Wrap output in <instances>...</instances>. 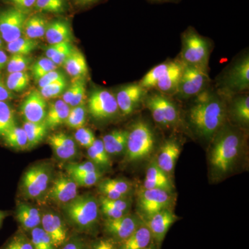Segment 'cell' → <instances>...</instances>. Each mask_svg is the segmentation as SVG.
Wrapping results in <instances>:
<instances>
[{
  "label": "cell",
  "mask_w": 249,
  "mask_h": 249,
  "mask_svg": "<svg viewBox=\"0 0 249 249\" xmlns=\"http://www.w3.org/2000/svg\"><path fill=\"white\" fill-rule=\"evenodd\" d=\"M0 249H34L31 240L22 232H17Z\"/></svg>",
  "instance_id": "45"
},
{
  "label": "cell",
  "mask_w": 249,
  "mask_h": 249,
  "mask_svg": "<svg viewBox=\"0 0 249 249\" xmlns=\"http://www.w3.org/2000/svg\"><path fill=\"white\" fill-rule=\"evenodd\" d=\"M88 149V155L95 165L102 168L111 166L110 157L105 149L102 140L96 139L92 145Z\"/></svg>",
  "instance_id": "34"
},
{
  "label": "cell",
  "mask_w": 249,
  "mask_h": 249,
  "mask_svg": "<svg viewBox=\"0 0 249 249\" xmlns=\"http://www.w3.org/2000/svg\"><path fill=\"white\" fill-rule=\"evenodd\" d=\"M66 77L53 82L52 84L40 88V92L45 99H53L61 96L68 88Z\"/></svg>",
  "instance_id": "42"
},
{
  "label": "cell",
  "mask_w": 249,
  "mask_h": 249,
  "mask_svg": "<svg viewBox=\"0 0 249 249\" xmlns=\"http://www.w3.org/2000/svg\"><path fill=\"white\" fill-rule=\"evenodd\" d=\"M180 154L179 143L175 139H169L160 147L156 163L160 169L169 175L173 173Z\"/></svg>",
  "instance_id": "21"
},
{
  "label": "cell",
  "mask_w": 249,
  "mask_h": 249,
  "mask_svg": "<svg viewBox=\"0 0 249 249\" xmlns=\"http://www.w3.org/2000/svg\"><path fill=\"white\" fill-rule=\"evenodd\" d=\"M48 142L59 160H72L77 155L78 149L76 141L66 134L60 132L52 134L48 138Z\"/></svg>",
  "instance_id": "20"
},
{
  "label": "cell",
  "mask_w": 249,
  "mask_h": 249,
  "mask_svg": "<svg viewBox=\"0 0 249 249\" xmlns=\"http://www.w3.org/2000/svg\"><path fill=\"white\" fill-rule=\"evenodd\" d=\"M78 186L70 175L60 174L49 187L46 196L48 200L64 206L78 196Z\"/></svg>",
  "instance_id": "13"
},
{
  "label": "cell",
  "mask_w": 249,
  "mask_h": 249,
  "mask_svg": "<svg viewBox=\"0 0 249 249\" xmlns=\"http://www.w3.org/2000/svg\"><path fill=\"white\" fill-rule=\"evenodd\" d=\"M64 68L73 79L83 78L88 73V67L84 55L78 49H73L70 56L64 62Z\"/></svg>",
  "instance_id": "27"
},
{
  "label": "cell",
  "mask_w": 249,
  "mask_h": 249,
  "mask_svg": "<svg viewBox=\"0 0 249 249\" xmlns=\"http://www.w3.org/2000/svg\"><path fill=\"white\" fill-rule=\"evenodd\" d=\"M101 172L97 171L71 177L78 186L90 187L97 183L101 179Z\"/></svg>",
  "instance_id": "49"
},
{
  "label": "cell",
  "mask_w": 249,
  "mask_h": 249,
  "mask_svg": "<svg viewBox=\"0 0 249 249\" xmlns=\"http://www.w3.org/2000/svg\"><path fill=\"white\" fill-rule=\"evenodd\" d=\"M22 127L27 134L29 149L35 147L42 142L49 129L45 123H31L27 121H24Z\"/></svg>",
  "instance_id": "33"
},
{
  "label": "cell",
  "mask_w": 249,
  "mask_h": 249,
  "mask_svg": "<svg viewBox=\"0 0 249 249\" xmlns=\"http://www.w3.org/2000/svg\"><path fill=\"white\" fill-rule=\"evenodd\" d=\"M73 49L74 48L72 46L71 42H64L58 53L55 54L50 60H52L57 66H60V65H63L67 58L70 56Z\"/></svg>",
  "instance_id": "50"
},
{
  "label": "cell",
  "mask_w": 249,
  "mask_h": 249,
  "mask_svg": "<svg viewBox=\"0 0 249 249\" xmlns=\"http://www.w3.org/2000/svg\"><path fill=\"white\" fill-rule=\"evenodd\" d=\"M222 89L227 93L244 92L249 88V57L245 54L231 67L224 75Z\"/></svg>",
  "instance_id": "9"
},
{
  "label": "cell",
  "mask_w": 249,
  "mask_h": 249,
  "mask_svg": "<svg viewBox=\"0 0 249 249\" xmlns=\"http://www.w3.org/2000/svg\"><path fill=\"white\" fill-rule=\"evenodd\" d=\"M116 244L117 242L111 237L101 239L93 244L91 249H118Z\"/></svg>",
  "instance_id": "55"
},
{
  "label": "cell",
  "mask_w": 249,
  "mask_h": 249,
  "mask_svg": "<svg viewBox=\"0 0 249 249\" xmlns=\"http://www.w3.org/2000/svg\"><path fill=\"white\" fill-rule=\"evenodd\" d=\"M85 93H86L85 82L83 78H81V79H79L76 94H75L74 97H73L70 104V107H76V106H80V105L84 104Z\"/></svg>",
  "instance_id": "53"
},
{
  "label": "cell",
  "mask_w": 249,
  "mask_h": 249,
  "mask_svg": "<svg viewBox=\"0 0 249 249\" xmlns=\"http://www.w3.org/2000/svg\"><path fill=\"white\" fill-rule=\"evenodd\" d=\"M16 217L23 229L31 231L40 227L42 214L37 208L31 205L20 202L16 208Z\"/></svg>",
  "instance_id": "25"
},
{
  "label": "cell",
  "mask_w": 249,
  "mask_h": 249,
  "mask_svg": "<svg viewBox=\"0 0 249 249\" xmlns=\"http://www.w3.org/2000/svg\"><path fill=\"white\" fill-rule=\"evenodd\" d=\"M209 155L212 173L217 178L227 175L231 170L242 149V137L235 129L224 126L214 136Z\"/></svg>",
  "instance_id": "2"
},
{
  "label": "cell",
  "mask_w": 249,
  "mask_h": 249,
  "mask_svg": "<svg viewBox=\"0 0 249 249\" xmlns=\"http://www.w3.org/2000/svg\"><path fill=\"white\" fill-rule=\"evenodd\" d=\"M132 190L131 183L121 178H106L98 185V191L102 196L110 199L127 198Z\"/></svg>",
  "instance_id": "24"
},
{
  "label": "cell",
  "mask_w": 249,
  "mask_h": 249,
  "mask_svg": "<svg viewBox=\"0 0 249 249\" xmlns=\"http://www.w3.org/2000/svg\"><path fill=\"white\" fill-rule=\"evenodd\" d=\"M8 4L12 5L13 7L31 14L34 11L36 0H5Z\"/></svg>",
  "instance_id": "52"
},
{
  "label": "cell",
  "mask_w": 249,
  "mask_h": 249,
  "mask_svg": "<svg viewBox=\"0 0 249 249\" xmlns=\"http://www.w3.org/2000/svg\"><path fill=\"white\" fill-rule=\"evenodd\" d=\"M57 67L58 66L54 64L52 60L45 57V58L39 59L37 62H36L31 67V70L34 79L37 81L46 73L57 70Z\"/></svg>",
  "instance_id": "43"
},
{
  "label": "cell",
  "mask_w": 249,
  "mask_h": 249,
  "mask_svg": "<svg viewBox=\"0 0 249 249\" xmlns=\"http://www.w3.org/2000/svg\"><path fill=\"white\" fill-rule=\"evenodd\" d=\"M143 186L145 189H160L170 193L175 188L169 175L160 169L155 160L147 168Z\"/></svg>",
  "instance_id": "22"
},
{
  "label": "cell",
  "mask_w": 249,
  "mask_h": 249,
  "mask_svg": "<svg viewBox=\"0 0 249 249\" xmlns=\"http://www.w3.org/2000/svg\"><path fill=\"white\" fill-rule=\"evenodd\" d=\"M31 59L27 55L11 54L7 62V71L9 73L27 71Z\"/></svg>",
  "instance_id": "44"
},
{
  "label": "cell",
  "mask_w": 249,
  "mask_h": 249,
  "mask_svg": "<svg viewBox=\"0 0 249 249\" xmlns=\"http://www.w3.org/2000/svg\"><path fill=\"white\" fill-rule=\"evenodd\" d=\"M1 46H0V50H1Z\"/></svg>",
  "instance_id": "62"
},
{
  "label": "cell",
  "mask_w": 249,
  "mask_h": 249,
  "mask_svg": "<svg viewBox=\"0 0 249 249\" xmlns=\"http://www.w3.org/2000/svg\"><path fill=\"white\" fill-rule=\"evenodd\" d=\"M87 119V108L85 104L71 107L65 124L71 129H79L84 127Z\"/></svg>",
  "instance_id": "41"
},
{
  "label": "cell",
  "mask_w": 249,
  "mask_h": 249,
  "mask_svg": "<svg viewBox=\"0 0 249 249\" xmlns=\"http://www.w3.org/2000/svg\"><path fill=\"white\" fill-rule=\"evenodd\" d=\"M78 83H79V79L75 80L71 85L68 86L65 92L62 94V101L68 104L69 106H70L72 100L74 97L75 94H76L77 89H78Z\"/></svg>",
  "instance_id": "54"
},
{
  "label": "cell",
  "mask_w": 249,
  "mask_h": 249,
  "mask_svg": "<svg viewBox=\"0 0 249 249\" xmlns=\"http://www.w3.org/2000/svg\"><path fill=\"white\" fill-rule=\"evenodd\" d=\"M52 178V165L39 163L31 167L23 175L21 191L29 199L41 200L48 191Z\"/></svg>",
  "instance_id": "6"
},
{
  "label": "cell",
  "mask_w": 249,
  "mask_h": 249,
  "mask_svg": "<svg viewBox=\"0 0 249 249\" xmlns=\"http://www.w3.org/2000/svg\"><path fill=\"white\" fill-rule=\"evenodd\" d=\"M66 169L70 176L100 171L97 165H95L91 160L83 163L68 164L67 165Z\"/></svg>",
  "instance_id": "46"
},
{
  "label": "cell",
  "mask_w": 249,
  "mask_h": 249,
  "mask_svg": "<svg viewBox=\"0 0 249 249\" xmlns=\"http://www.w3.org/2000/svg\"><path fill=\"white\" fill-rule=\"evenodd\" d=\"M115 95L107 89L93 90L88 99V111L96 120L111 119L119 111Z\"/></svg>",
  "instance_id": "11"
},
{
  "label": "cell",
  "mask_w": 249,
  "mask_h": 249,
  "mask_svg": "<svg viewBox=\"0 0 249 249\" xmlns=\"http://www.w3.org/2000/svg\"><path fill=\"white\" fill-rule=\"evenodd\" d=\"M152 240L150 229L143 222L128 238L121 242L120 249H146Z\"/></svg>",
  "instance_id": "30"
},
{
  "label": "cell",
  "mask_w": 249,
  "mask_h": 249,
  "mask_svg": "<svg viewBox=\"0 0 249 249\" xmlns=\"http://www.w3.org/2000/svg\"><path fill=\"white\" fill-rule=\"evenodd\" d=\"M96 139L91 129L85 127L76 129L75 133V141L81 146L88 148L92 145Z\"/></svg>",
  "instance_id": "48"
},
{
  "label": "cell",
  "mask_w": 249,
  "mask_h": 249,
  "mask_svg": "<svg viewBox=\"0 0 249 249\" xmlns=\"http://www.w3.org/2000/svg\"><path fill=\"white\" fill-rule=\"evenodd\" d=\"M210 53L211 45L207 39L191 27L183 33L180 60L183 65L208 70Z\"/></svg>",
  "instance_id": "4"
},
{
  "label": "cell",
  "mask_w": 249,
  "mask_h": 249,
  "mask_svg": "<svg viewBox=\"0 0 249 249\" xmlns=\"http://www.w3.org/2000/svg\"><path fill=\"white\" fill-rule=\"evenodd\" d=\"M62 208L70 224L80 231H91L98 222L99 203L89 195L78 196Z\"/></svg>",
  "instance_id": "3"
},
{
  "label": "cell",
  "mask_w": 249,
  "mask_h": 249,
  "mask_svg": "<svg viewBox=\"0 0 249 249\" xmlns=\"http://www.w3.org/2000/svg\"><path fill=\"white\" fill-rule=\"evenodd\" d=\"M38 47V42L36 40L28 38L25 36L16 39L9 42L6 46L8 52L11 54L29 55Z\"/></svg>",
  "instance_id": "35"
},
{
  "label": "cell",
  "mask_w": 249,
  "mask_h": 249,
  "mask_svg": "<svg viewBox=\"0 0 249 249\" xmlns=\"http://www.w3.org/2000/svg\"><path fill=\"white\" fill-rule=\"evenodd\" d=\"M48 22V19L44 16V14H31L24 23L23 36L33 40L42 38L45 37Z\"/></svg>",
  "instance_id": "29"
},
{
  "label": "cell",
  "mask_w": 249,
  "mask_h": 249,
  "mask_svg": "<svg viewBox=\"0 0 249 249\" xmlns=\"http://www.w3.org/2000/svg\"><path fill=\"white\" fill-rule=\"evenodd\" d=\"M178 217L170 209L160 211L143 221L150 229L152 239L160 245Z\"/></svg>",
  "instance_id": "17"
},
{
  "label": "cell",
  "mask_w": 249,
  "mask_h": 249,
  "mask_svg": "<svg viewBox=\"0 0 249 249\" xmlns=\"http://www.w3.org/2000/svg\"><path fill=\"white\" fill-rule=\"evenodd\" d=\"M30 240L34 249H57L48 234L41 227L31 231Z\"/></svg>",
  "instance_id": "40"
},
{
  "label": "cell",
  "mask_w": 249,
  "mask_h": 249,
  "mask_svg": "<svg viewBox=\"0 0 249 249\" xmlns=\"http://www.w3.org/2000/svg\"><path fill=\"white\" fill-rule=\"evenodd\" d=\"M146 249H151V248H147Z\"/></svg>",
  "instance_id": "63"
},
{
  "label": "cell",
  "mask_w": 249,
  "mask_h": 249,
  "mask_svg": "<svg viewBox=\"0 0 249 249\" xmlns=\"http://www.w3.org/2000/svg\"><path fill=\"white\" fill-rule=\"evenodd\" d=\"M173 197L169 192L160 189H145L139 194L138 207L145 219L160 211L170 209Z\"/></svg>",
  "instance_id": "12"
},
{
  "label": "cell",
  "mask_w": 249,
  "mask_h": 249,
  "mask_svg": "<svg viewBox=\"0 0 249 249\" xmlns=\"http://www.w3.org/2000/svg\"><path fill=\"white\" fill-rule=\"evenodd\" d=\"M62 249H86V248L81 240L75 238L67 241Z\"/></svg>",
  "instance_id": "57"
},
{
  "label": "cell",
  "mask_w": 249,
  "mask_h": 249,
  "mask_svg": "<svg viewBox=\"0 0 249 249\" xmlns=\"http://www.w3.org/2000/svg\"><path fill=\"white\" fill-rule=\"evenodd\" d=\"M184 65L181 60H173L171 65L157 82L155 88L158 92L169 96L175 95L181 79Z\"/></svg>",
  "instance_id": "19"
},
{
  "label": "cell",
  "mask_w": 249,
  "mask_h": 249,
  "mask_svg": "<svg viewBox=\"0 0 249 249\" xmlns=\"http://www.w3.org/2000/svg\"><path fill=\"white\" fill-rule=\"evenodd\" d=\"M2 139L7 146L15 150H24L29 149V142L25 131L23 127H19L17 124L10 129Z\"/></svg>",
  "instance_id": "31"
},
{
  "label": "cell",
  "mask_w": 249,
  "mask_h": 249,
  "mask_svg": "<svg viewBox=\"0 0 249 249\" xmlns=\"http://www.w3.org/2000/svg\"><path fill=\"white\" fill-rule=\"evenodd\" d=\"M16 125L14 108L7 101L0 102V138Z\"/></svg>",
  "instance_id": "36"
},
{
  "label": "cell",
  "mask_w": 249,
  "mask_h": 249,
  "mask_svg": "<svg viewBox=\"0 0 249 249\" xmlns=\"http://www.w3.org/2000/svg\"><path fill=\"white\" fill-rule=\"evenodd\" d=\"M101 0H71L72 3L75 6L80 8L89 7L92 5L97 4Z\"/></svg>",
  "instance_id": "58"
},
{
  "label": "cell",
  "mask_w": 249,
  "mask_h": 249,
  "mask_svg": "<svg viewBox=\"0 0 249 249\" xmlns=\"http://www.w3.org/2000/svg\"><path fill=\"white\" fill-rule=\"evenodd\" d=\"M172 62L173 61L164 62L153 67L140 80L139 84L145 90L155 88L157 82L161 78V76L167 71V70L169 68Z\"/></svg>",
  "instance_id": "37"
},
{
  "label": "cell",
  "mask_w": 249,
  "mask_h": 249,
  "mask_svg": "<svg viewBox=\"0 0 249 249\" xmlns=\"http://www.w3.org/2000/svg\"><path fill=\"white\" fill-rule=\"evenodd\" d=\"M71 107L62 100H56L47 109L45 124L48 129H55L65 124Z\"/></svg>",
  "instance_id": "26"
},
{
  "label": "cell",
  "mask_w": 249,
  "mask_h": 249,
  "mask_svg": "<svg viewBox=\"0 0 249 249\" xmlns=\"http://www.w3.org/2000/svg\"><path fill=\"white\" fill-rule=\"evenodd\" d=\"M67 9V0H36L34 11L41 14H64Z\"/></svg>",
  "instance_id": "38"
},
{
  "label": "cell",
  "mask_w": 249,
  "mask_h": 249,
  "mask_svg": "<svg viewBox=\"0 0 249 249\" xmlns=\"http://www.w3.org/2000/svg\"><path fill=\"white\" fill-rule=\"evenodd\" d=\"M65 77L66 76H65V74L62 71L55 70L53 71L46 73L43 76L41 77L40 79L37 80V83L39 88L40 89V88H44V87L47 86V85L52 84L53 82L65 78Z\"/></svg>",
  "instance_id": "51"
},
{
  "label": "cell",
  "mask_w": 249,
  "mask_h": 249,
  "mask_svg": "<svg viewBox=\"0 0 249 249\" xmlns=\"http://www.w3.org/2000/svg\"><path fill=\"white\" fill-rule=\"evenodd\" d=\"M128 131L116 129L103 137L105 149L109 156H118L125 152Z\"/></svg>",
  "instance_id": "28"
},
{
  "label": "cell",
  "mask_w": 249,
  "mask_h": 249,
  "mask_svg": "<svg viewBox=\"0 0 249 249\" xmlns=\"http://www.w3.org/2000/svg\"><path fill=\"white\" fill-rule=\"evenodd\" d=\"M29 83L30 77L27 71H20L9 73L5 83L12 92H20L27 88Z\"/></svg>",
  "instance_id": "39"
},
{
  "label": "cell",
  "mask_w": 249,
  "mask_h": 249,
  "mask_svg": "<svg viewBox=\"0 0 249 249\" xmlns=\"http://www.w3.org/2000/svg\"><path fill=\"white\" fill-rule=\"evenodd\" d=\"M146 90L139 83H132L121 88L115 95L119 109L124 116L132 114L145 97Z\"/></svg>",
  "instance_id": "16"
},
{
  "label": "cell",
  "mask_w": 249,
  "mask_h": 249,
  "mask_svg": "<svg viewBox=\"0 0 249 249\" xmlns=\"http://www.w3.org/2000/svg\"><path fill=\"white\" fill-rule=\"evenodd\" d=\"M145 105L154 121L162 127H174L179 122L178 108L168 96L152 93L145 100Z\"/></svg>",
  "instance_id": "7"
},
{
  "label": "cell",
  "mask_w": 249,
  "mask_h": 249,
  "mask_svg": "<svg viewBox=\"0 0 249 249\" xmlns=\"http://www.w3.org/2000/svg\"><path fill=\"white\" fill-rule=\"evenodd\" d=\"M47 101L38 90H33L21 104L20 112L24 121L44 123L47 116Z\"/></svg>",
  "instance_id": "15"
},
{
  "label": "cell",
  "mask_w": 249,
  "mask_h": 249,
  "mask_svg": "<svg viewBox=\"0 0 249 249\" xmlns=\"http://www.w3.org/2000/svg\"><path fill=\"white\" fill-rule=\"evenodd\" d=\"M15 95L14 92L10 91L6 87L2 77L0 75V102L8 101L9 100L14 99Z\"/></svg>",
  "instance_id": "56"
},
{
  "label": "cell",
  "mask_w": 249,
  "mask_h": 249,
  "mask_svg": "<svg viewBox=\"0 0 249 249\" xmlns=\"http://www.w3.org/2000/svg\"><path fill=\"white\" fill-rule=\"evenodd\" d=\"M29 14L11 7L0 11V37L6 44L23 36Z\"/></svg>",
  "instance_id": "10"
},
{
  "label": "cell",
  "mask_w": 249,
  "mask_h": 249,
  "mask_svg": "<svg viewBox=\"0 0 249 249\" xmlns=\"http://www.w3.org/2000/svg\"><path fill=\"white\" fill-rule=\"evenodd\" d=\"M40 227L48 234L57 249L68 241V229L58 214L53 212L42 214Z\"/></svg>",
  "instance_id": "18"
},
{
  "label": "cell",
  "mask_w": 249,
  "mask_h": 249,
  "mask_svg": "<svg viewBox=\"0 0 249 249\" xmlns=\"http://www.w3.org/2000/svg\"><path fill=\"white\" fill-rule=\"evenodd\" d=\"M155 139L151 127L143 121L135 123L128 131L126 158L129 162H137L146 158L153 151Z\"/></svg>",
  "instance_id": "5"
},
{
  "label": "cell",
  "mask_w": 249,
  "mask_h": 249,
  "mask_svg": "<svg viewBox=\"0 0 249 249\" xmlns=\"http://www.w3.org/2000/svg\"><path fill=\"white\" fill-rule=\"evenodd\" d=\"M8 60L9 58L6 53L4 51L0 50V70H2L7 65Z\"/></svg>",
  "instance_id": "59"
},
{
  "label": "cell",
  "mask_w": 249,
  "mask_h": 249,
  "mask_svg": "<svg viewBox=\"0 0 249 249\" xmlns=\"http://www.w3.org/2000/svg\"><path fill=\"white\" fill-rule=\"evenodd\" d=\"M196 97L194 104L188 110V123L196 135L211 140L224 126L227 106L218 93L206 89Z\"/></svg>",
  "instance_id": "1"
},
{
  "label": "cell",
  "mask_w": 249,
  "mask_h": 249,
  "mask_svg": "<svg viewBox=\"0 0 249 249\" xmlns=\"http://www.w3.org/2000/svg\"><path fill=\"white\" fill-rule=\"evenodd\" d=\"M231 114L234 119L239 124L248 125L249 124V96L242 95L234 98L231 106Z\"/></svg>",
  "instance_id": "32"
},
{
  "label": "cell",
  "mask_w": 249,
  "mask_h": 249,
  "mask_svg": "<svg viewBox=\"0 0 249 249\" xmlns=\"http://www.w3.org/2000/svg\"><path fill=\"white\" fill-rule=\"evenodd\" d=\"M143 222L134 214L127 213L123 217L114 219H106L104 223L105 231L116 242H122Z\"/></svg>",
  "instance_id": "14"
},
{
  "label": "cell",
  "mask_w": 249,
  "mask_h": 249,
  "mask_svg": "<svg viewBox=\"0 0 249 249\" xmlns=\"http://www.w3.org/2000/svg\"><path fill=\"white\" fill-rule=\"evenodd\" d=\"M209 82L208 70L184 65L175 95L183 99L196 97L206 89Z\"/></svg>",
  "instance_id": "8"
},
{
  "label": "cell",
  "mask_w": 249,
  "mask_h": 249,
  "mask_svg": "<svg viewBox=\"0 0 249 249\" xmlns=\"http://www.w3.org/2000/svg\"><path fill=\"white\" fill-rule=\"evenodd\" d=\"M8 213L6 211H0V228L1 227L3 221L4 220L5 218L7 217Z\"/></svg>",
  "instance_id": "60"
},
{
  "label": "cell",
  "mask_w": 249,
  "mask_h": 249,
  "mask_svg": "<svg viewBox=\"0 0 249 249\" xmlns=\"http://www.w3.org/2000/svg\"><path fill=\"white\" fill-rule=\"evenodd\" d=\"M154 1H160V2H163V1H175V0H152Z\"/></svg>",
  "instance_id": "61"
},
{
  "label": "cell",
  "mask_w": 249,
  "mask_h": 249,
  "mask_svg": "<svg viewBox=\"0 0 249 249\" xmlns=\"http://www.w3.org/2000/svg\"><path fill=\"white\" fill-rule=\"evenodd\" d=\"M98 203L100 205H104L108 207L123 211L126 213H129L131 207V202L128 197L124 199H110L101 196Z\"/></svg>",
  "instance_id": "47"
},
{
  "label": "cell",
  "mask_w": 249,
  "mask_h": 249,
  "mask_svg": "<svg viewBox=\"0 0 249 249\" xmlns=\"http://www.w3.org/2000/svg\"><path fill=\"white\" fill-rule=\"evenodd\" d=\"M45 37L49 45L71 42L73 39L70 23L63 18H57L47 24Z\"/></svg>",
  "instance_id": "23"
}]
</instances>
